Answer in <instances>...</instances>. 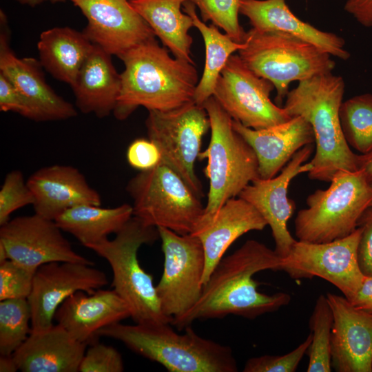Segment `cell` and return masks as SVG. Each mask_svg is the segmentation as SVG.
Masks as SVG:
<instances>
[{
  "instance_id": "obj_1",
  "label": "cell",
  "mask_w": 372,
  "mask_h": 372,
  "mask_svg": "<svg viewBox=\"0 0 372 372\" xmlns=\"http://www.w3.org/2000/svg\"><path fill=\"white\" fill-rule=\"evenodd\" d=\"M282 261L274 249L255 240H247L220 260L204 284L195 305L171 324L182 330L196 320L229 315L254 320L278 310L289 303L291 296L284 292L261 293L253 276L265 270L281 271Z\"/></svg>"
},
{
  "instance_id": "obj_2",
  "label": "cell",
  "mask_w": 372,
  "mask_h": 372,
  "mask_svg": "<svg viewBox=\"0 0 372 372\" xmlns=\"http://www.w3.org/2000/svg\"><path fill=\"white\" fill-rule=\"evenodd\" d=\"M125 69L113 111L118 120L126 119L137 107L169 111L194 101L198 83L195 64L172 58L156 39L141 43L119 57Z\"/></svg>"
},
{
  "instance_id": "obj_3",
  "label": "cell",
  "mask_w": 372,
  "mask_h": 372,
  "mask_svg": "<svg viewBox=\"0 0 372 372\" xmlns=\"http://www.w3.org/2000/svg\"><path fill=\"white\" fill-rule=\"evenodd\" d=\"M345 83L332 72L298 82L289 91L284 108L291 116H300L313 131L316 153L310 163L309 178L330 182L340 170L362 169L364 154L353 153L346 142L339 117Z\"/></svg>"
},
{
  "instance_id": "obj_4",
  "label": "cell",
  "mask_w": 372,
  "mask_h": 372,
  "mask_svg": "<svg viewBox=\"0 0 372 372\" xmlns=\"http://www.w3.org/2000/svg\"><path fill=\"white\" fill-rule=\"evenodd\" d=\"M171 323L123 324L101 329L98 337L116 340L170 372H236L231 349L201 337L191 327L179 334Z\"/></svg>"
},
{
  "instance_id": "obj_5",
  "label": "cell",
  "mask_w": 372,
  "mask_h": 372,
  "mask_svg": "<svg viewBox=\"0 0 372 372\" xmlns=\"http://www.w3.org/2000/svg\"><path fill=\"white\" fill-rule=\"evenodd\" d=\"M160 238L157 227L132 216L112 240L106 238L87 248L109 263L113 289L126 302L137 324L171 323L161 309L152 275L140 265L138 251Z\"/></svg>"
},
{
  "instance_id": "obj_6",
  "label": "cell",
  "mask_w": 372,
  "mask_h": 372,
  "mask_svg": "<svg viewBox=\"0 0 372 372\" xmlns=\"http://www.w3.org/2000/svg\"><path fill=\"white\" fill-rule=\"evenodd\" d=\"M203 106L210 121L211 137L198 158L207 161L204 173L209 189L204 214H211L260 177L255 152L234 128L233 118L213 96Z\"/></svg>"
},
{
  "instance_id": "obj_7",
  "label": "cell",
  "mask_w": 372,
  "mask_h": 372,
  "mask_svg": "<svg viewBox=\"0 0 372 372\" xmlns=\"http://www.w3.org/2000/svg\"><path fill=\"white\" fill-rule=\"evenodd\" d=\"M326 189L307 196V207L295 219L298 240L327 242L353 233L365 211L372 206V187L363 170L338 171Z\"/></svg>"
},
{
  "instance_id": "obj_8",
  "label": "cell",
  "mask_w": 372,
  "mask_h": 372,
  "mask_svg": "<svg viewBox=\"0 0 372 372\" xmlns=\"http://www.w3.org/2000/svg\"><path fill=\"white\" fill-rule=\"evenodd\" d=\"M244 41L246 45L238 55L256 74L273 83L278 105L286 98L291 83L332 72L335 66L329 54L285 32L251 28Z\"/></svg>"
},
{
  "instance_id": "obj_9",
  "label": "cell",
  "mask_w": 372,
  "mask_h": 372,
  "mask_svg": "<svg viewBox=\"0 0 372 372\" xmlns=\"http://www.w3.org/2000/svg\"><path fill=\"white\" fill-rule=\"evenodd\" d=\"M126 191L133 200L134 216L148 225L180 235L191 234L205 212L201 198L161 162L132 177Z\"/></svg>"
},
{
  "instance_id": "obj_10",
  "label": "cell",
  "mask_w": 372,
  "mask_h": 372,
  "mask_svg": "<svg viewBox=\"0 0 372 372\" xmlns=\"http://www.w3.org/2000/svg\"><path fill=\"white\" fill-rule=\"evenodd\" d=\"M148 138L158 147L161 162L176 172L199 197L203 185L194 171L202 140L210 129L203 105L194 101L169 111H149L145 121Z\"/></svg>"
},
{
  "instance_id": "obj_11",
  "label": "cell",
  "mask_w": 372,
  "mask_h": 372,
  "mask_svg": "<svg viewBox=\"0 0 372 372\" xmlns=\"http://www.w3.org/2000/svg\"><path fill=\"white\" fill-rule=\"evenodd\" d=\"M164 254L161 278L156 285L163 313L176 320L191 309L203 288L205 256L199 238L157 227Z\"/></svg>"
},
{
  "instance_id": "obj_12",
  "label": "cell",
  "mask_w": 372,
  "mask_h": 372,
  "mask_svg": "<svg viewBox=\"0 0 372 372\" xmlns=\"http://www.w3.org/2000/svg\"><path fill=\"white\" fill-rule=\"evenodd\" d=\"M274 89L271 82L256 74L238 54H232L219 76L213 96L234 120L260 130L292 118L271 100Z\"/></svg>"
},
{
  "instance_id": "obj_13",
  "label": "cell",
  "mask_w": 372,
  "mask_h": 372,
  "mask_svg": "<svg viewBox=\"0 0 372 372\" xmlns=\"http://www.w3.org/2000/svg\"><path fill=\"white\" fill-rule=\"evenodd\" d=\"M361 229L350 235L327 242L296 240L283 258L281 271L294 279L321 278L337 287L351 300L364 279L358 260Z\"/></svg>"
},
{
  "instance_id": "obj_14",
  "label": "cell",
  "mask_w": 372,
  "mask_h": 372,
  "mask_svg": "<svg viewBox=\"0 0 372 372\" xmlns=\"http://www.w3.org/2000/svg\"><path fill=\"white\" fill-rule=\"evenodd\" d=\"M53 220L36 213L10 219L0 227V245L8 259L37 270L46 263L73 262L93 265L79 254Z\"/></svg>"
},
{
  "instance_id": "obj_15",
  "label": "cell",
  "mask_w": 372,
  "mask_h": 372,
  "mask_svg": "<svg viewBox=\"0 0 372 372\" xmlns=\"http://www.w3.org/2000/svg\"><path fill=\"white\" fill-rule=\"evenodd\" d=\"M108 283L105 273L92 265L73 262H52L40 266L34 276L28 300L31 311V331L53 325L59 307L79 291L92 293Z\"/></svg>"
},
{
  "instance_id": "obj_16",
  "label": "cell",
  "mask_w": 372,
  "mask_h": 372,
  "mask_svg": "<svg viewBox=\"0 0 372 372\" xmlns=\"http://www.w3.org/2000/svg\"><path fill=\"white\" fill-rule=\"evenodd\" d=\"M312 152V144L302 147L278 175L269 179L258 178L238 195L251 204L269 225L275 243L274 251L282 258L289 254L296 241L287 227L296 209L295 203L288 198V187L296 176L312 169L310 162L304 163Z\"/></svg>"
},
{
  "instance_id": "obj_17",
  "label": "cell",
  "mask_w": 372,
  "mask_h": 372,
  "mask_svg": "<svg viewBox=\"0 0 372 372\" xmlns=\"http://www.w3.org/2000/svg\"><path fill=\"white\" fill-rule=\"evenodd\" d=\"M87 19L83 32L94 45L120 57L155 39L147 22L130 0H71Z\"/></svg>"
},
{
  "instance_id": "obj_18",
  "label": "cell",
  "mask_w": 372,
  "mask_h": 372,
  "mask_svg": "<svg viewBox=\"0 0 372 372\" xmlns=\"http://www.w3.org/2000/svg\"><path fill=\"white\" fill-rule=\"evenodd\" d=\"M0 73L15 87L35 121H62L76 116L70 103L59 96L46 83L42 65L34 58H19L9 45L6 18L1 14Z\"/></svg>"
},
{
  "instance_id": "obj_19",
  "label": "cell",
  "mask_w": 372,
  "mask_h": 372,
  "mask_svg": "<svg viewBox=\"0 0 372 372\" xmlns=\"http://www.w3.org/2000/svg\"><path fill=\"white\" fill-rule=\"evenodd\" d=\"M333 315L331 367L337 372H372V314L344 296L327 293Z\"/></svg>"
},
{
  "instance_id": "obj_20",
  "label": "cell",
  "mask_w": 372,
  "mask_h": 372,
  "mask_svg": "<svg viewBox=\"0 0 372 372\" xmlns=\"http://www.w3.org/2000/svg\"><path fill=\"white\" fill-rule=\"evenodd\" d=\"M267 223L249 202L238 196L211 214L202 216L191 234L200 240L205 256L203 285L231 245L251 231H261Z\"/></svg>"
},
{
  "instance_id": "obj_21",
  "label": "cell",
  "mask_w": 372,
  "mask_h": 372,
  "mask_svg": "<svg viewBox=\"0 0 372 372\" xmlns=\"http://www.w3.org/2000/svg\"><path fill=\"white\" fill-rule=\"evenodd\" d=\"M130 317L126 302L114 289H102L92 293L76 291L62 302L54 314L57 324L86 344L97 341V333L103 328Z\"/></svg>"
},
{
  "instance_id": "obj_22",
  "label": "cell",
  "mask_w": 372,
  "mask_h": 372,
  "mask_svg": "<svg viewBox=\"0 0 372 372\" xmlns=\"http://www.w3.org/2000/svg\"><path fill=\"white\" fill-rule=\"evenodd\" d=\"M34 196V213L54 220L79 205H101V196L83 174L70 165H53L35 171L27 180Z\"/></svg>"
},
{
  "instance_id": "obj_23",
  "label": "cell",
  "mask_w": 372,
  "mask_h": 372,
  "mask_svg": "<svg viewBox=\"0 0 372 372\" xmlns=\"http://www.w3.org/2000/svg\"><path fill=\"white\" fill-rule=\"evenodd\" d=\"M232 123L255 152L262 179L278 175L299 149L315 142L311 125L300 116L260 130L245 127L234 119Z\"/></svg>"
},
{
  "instance_id": "obj_24",
  "label": "cell",
  "mask_w": 372,
  "mask_h": 372,
  "mask_svg": "<svg viewBox=\"0 0 372 372\" xmlns=\"http://www.w3.org/2000/svg\"><path fill=\"white\" fill-rule=\"evenodd\" d=\"M239 12L255 30L285 32L312 43L332 56L344 61L350 57L341 37L303 21L291 12L286 0H240Z\"/></svg>"
},
{
  "instance_id": "obj_25",
  "label": "cell",
  "mask_w": 372,
  "mask_h": 372,
  "mask_svg": "<svg viewBox=\"0 0 372 372\" xmlns=\"http://www.w3.org/2000/svg\"><path fill=\"white\" fill-rule=\"evenodd\" d=\"M86 347L56 324L31 331L12 356L23 372H76Z\"/></svg>"
},
{
  "instance_id": "obj_26",
  "label": "cell",
  "mask_w": 372,
  "mask_h": 372,
  "mask_svg": "<svg viewBox=\"0 0 372 372\" xmlns=\"http://www.w3.org/2000/svg\"><path fill=\"white\" fill-rule=\"evenodd\" d=\"M111 56L94 45L72 87L76 105L84 114L92 113L103 118L113 113L121 91V78Z\"/></svg>"
},
{
  "instance_id": "obj_27",
  "label": "cell",
  "mask_w": 372,
  "mask_h": 372,
  "mask_svg": "<svg viewBox=\"0 0 372 372\" xmlns=\"http://www.w3.org/2000/svg\"><path fill=\"white\" fill-rule=\"evenodd\" d=\"M94 45L83 32L68 27L53 28L40 35L39 62L54 78L72 87Z\"/></svg>"
},
{
  "instance_id": "obj_28",
  "label": "cell",
  "mask_w": 372,
  "mask_h": 372,
  "mask_svg": "<svg viewBox=\"0 0 372 372\" xmlns=\"http://www.w3.org/2000/svg\"><path fill=\"white\" fill-rule=\"evenodd\" d=\"M187 1L130 0L135 10L176 58L194 63L191 56L193 39L189 34L194 23L182 8Z\"/></svg>"
},
{
  "instance_id": "obj_29",
  "label": "cell",
  "mask_w": 372,
  "mask_h": 372,
  "mask_svg": "<svg viewBox=\"0 0 372 372\" xmlns=\"http://www.w3.org/2000/svg\"><path fill=\"white\" fill-rule=\"evenodd\" d=\"M132 216V205L127 203L111 208L84 204L67 209L54 221L87 247L116 234Z\"/></svg>"
},
{
  "instance_id": "obj_30",
  "label": "cell",
  "mask_w": 372,
  "mask_h": 372,
  "mask_svg": "<svg viewBox=\"0 0 372 372\" xmlns=\"http://www.w3.org/2000/svg\"><path fill=\"white\" fill-rule=\"evenodd\" d=\"M183 10L189 14L203 39L205 50V66L202 76L197 85L194 102L203 104L213 96L219 76L234 52L243 49L245 42L238 43L227 34L221 33L218 27L207 25L196 14V6L187 1L183 3Z\"/></svg>"
},
{
  "instance_id": "obj_31",
  "label": "cell",
  "mask_w": 372,
  "mask_h": 372,
  "mask_svg": "<svg viewBox=\"0 0 372 372\" xmlns=\"http://www.w3.org/2000/svg\"><path fill=\"white\" fill-rule=\"evenodd\" d=\"M339 117L349 146L361 154L372 153V94L356 95L342 101Z\"/></svg>"
},
{
  "instance_id": "obj_32",
  "label": "cell",
  "mask_w": 372,
  "mask_h": 372,
  "mask_svg": "<svg viewBox=\"0 0 372 372\" xmlns=\"http://www.w3.org/2000/svg\"><path fill=\"white\" fill-rule=\"evenodd\" d=\"M333 315L327 296L320 295L309 319L311 342L307 351L308 372H331Z\"/></svg>"
},
{
  "instance_id": "obj_33",
  "label": "cell",
  "mask_w": 372,
  "mask_h": 372,
  "mask_svg": "<svg viewBox=\"0 0 372 372\" xmlns=\"http://www.w3.org/2000/svg\"><path fill=\"white\" fill-rule=\"evenodd\" d=\"M31 311L28 299L0 300V354L12 355L31 332Z\"/></svg>"
},
{
  "instance_id": "obj_34",
  "label": "cell",
  "mask_w": 372,
  "mask_h": 372,
  "mask_svg": "<svg viewBox=\"0 0 372 372\" xmlns=\"http://www.w3.org/2000/svg\"><path fill=\"white\" fill-rule=\"evenodd\" d=\"M197 7L202 21H210L236 42L242 43L246 32L238 21L240 0H188Z\"/></svg>"
},
{
  "instance_id": "obj_35",
  "label": "cell",
  "mask_w": 372,
  "mask_h": 372,
  "mask_svg": "<svg viewBox=\"0 0 372 372\" xmlns=\"http://www.w3.org/2000/svg\"><path fill=\"white\" fill-rule=\"evenodd\" d=\"M33 203V194L22 172L14 169L8 173L0 189V226L10 220L12 212Z\"/></svg>"
},
{
  "instance_id": "obj_36",
  "label": "cell",
  "mask_w": 372,
  "mask_h": 372,
  "mask_svg": "<svg viewBox=\"0 0 372 372\" xmlns=\"http://www.w3.org/2000/svg\"><path fill=\"white\" fill-rule=\"evenodd\" d=\"M36 271L10 259L0 262V300L28 299Z\"/></svg>"
},
{
  "instance_id": "obj_37",
  "label": "cell",
  "mask_w": 372,
  "mask_h": 372,
  "mask_svg": "<svg viewBox=\"0 0 372 372\" xmlns=\"http://www.w3.org/2000/svg\"><path fill=\"white\" fill-rule=\"evenodd\" d=\"M311 342L309 333L296 348L282 355H265L248 359L244 366V372H294L307 353Z\"/></svg>"
},
{
  "instance_id": "obj_38",
  "label": "cell",
  "mask_w": 372,
  "mask_h": 372,
  "mask_svg": "<svg viewBox=\"0 0 372 372\" xmlns=\"http://www.w3.org/2000/svg\"><path fill=\"white\" fill-rule=\"evenodd\" d=\"M124 363L121 353L113 347L97 341L86 349L79 365L81 372H121Z\"/></svg>"
},
{
  "instance_id": "obj_39",
  "label": "cell",
  "mask_w": 372,
  "mask_h": 372,
  "mask_svg": "<svg viewBox=\"0 0 372 372\" xmlns=\"http://www.w3.org/2000/svg\"><path fill=\"white\" fill-rule=\"evenodd\" d=\"M126 157L129 165L140 172L154 168L161 160L157 145L149 138H138L132 142Z\"/></svg>"
},
{
  "instance_id": "obj_40",
  "label": "cell",
  "mask_w": 372,
  "mask_h": 372,
  "mask_svg": "<svg viewBox=\"0 0 372 372\" xmlns=\"http://www.w3.org/2000/svg\"><path fill=\"white\" fill-rule=\"evenodd\" d=\"M358 227L361 229L357 251L359 266L364 276H372V206L363 214Z\"/></svg>"
},
{
  "instance_id": "obj_41",
  "label": "cell",
  "mask_w": 372,
  "mask_h": 372,
  "mask_svg": "<svg viewBox=\"0 0 372 372\" xmlns=\"http://www.w3.org/2000/svg\"><path fill=\"white\" fill-rule=\"evenodd\" d=\"M0 110L1 112H14L29 118V110L26 103L12 85V83L0 73Z\"/></svg>"
},
{
  "instance_id": "obj_42",
  "label": "cell",
  "mask_w": 372,
  "mask_h": 372,
  "mask_svg": "<svg viewBox=\"0 0 372 372\" xmlns=\"http://www.w3.org/2000/svg\"><path fill=\"white\" fill-rule=\"evenodd\" d=\"M344 9L361 25L372 27V0H347Z\"/></svg>"
},
{
  "instance_id": "obj_43",
  "label": "cell",
  "mask_w": 372,
  "mask_h": 372,
  "mask_svg": "<svg viewBox=\"0 0 372 372\" xmlns=\"http://www.w3.org/2000/svg\"><path fill=\"white\" fill-rule=\"evenodd\" d=\"M350 302L355 307L372 314V276H364L360 289Z\"/></svg>"
},
{
  "instance_id": "obj_44",
  "label": "cell",
  "mask_w": 372,
  "mask_h": 372,
  "mask_svg": "<svg viewBox=\"0 0 372 372\" xmlns=\"http://www.w3.org/2000/svg\"><path fill=\"white\" fill-rule=\"evenodd\" d=\"M18 369L17 364L12 355H1L0 357V371L1 372H15Z\"/></svg>"
},
{
  "instance_id": "obj_45",
  "label": "cell",
  "mask_w": 372,
  "mask_h": 372,
  "mask_svg": "<svg viewBox=\"0 0 372 372\" xmlns=\"http://www.w3.org/2000/svg\"><path fill=\"white\" fill-rule=\"evenodd\" d=\"M369 183L372 187V153L364 154V159L362 167Z\"/></svg>"
},
{
  "instance_id": "obj_46",
  "label": "cell",
  "mask_w": 372,
  "mask_h": 372,
  "mask_svg": "<svg viewBox=\"0 0 372 372\" xmlns=\"http://www.w3.org/2000/svg\"><path fill=\"white\" fill-rule=\"evenodd\" d=\"M17 1L23 4H28L29 6H35L37 3H41L43 0H17Z\"/></svg>"
},
{
  "instance_id": "obj_47",
  "label": "cell",
  "mask_w": 372,
  "mask_h": 372,
  "mask_svg": "<svg viewBox=\"0 0 372 372\" xmlns=\"http://www.w3.org/2000/svg\"><path fill=\"white\" fill-rule=\"evenodd\" d=\"M49 1H52V2H56V1H63V0H49Z\"/></svg>"
}]
</instances>
